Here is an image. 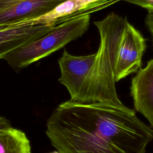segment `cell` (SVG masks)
<instances>
[{
  "label": "cell",
  "mask_w": 153,
  "mask_h": 153,
  "mask_svg": "<svg viewBox=\"0 0 153 153\" xmlns=\"http://www.w3.org/2000/svg\"><path fill=\"white\" fill-rule=\"evenodd\" d=\"M45 133L60 153H145L153 139L133 109L71 100L54 110Z\"/></svg>",
  "instance_id": "1"
},
{
  "label": "cell",
  "mask_w": 153,
  "mask_h": 153,
  "mask_svg": "<svg viewBox=\"0 0 153 153\" xmlns=\"http://www.w3.org/2000/svg\"><path fill=\"white\" fill-rule=\"evenodd\" d=\"M128 20L111 13L94 22L100 34L95 62L85 82L81 102H103L127 108L117 96L114 72L121 39Z\"/></svg>",
  "instance_id": "2"
},
{
  "label": "cell",
  "mask_w": 153,
  "mask_h": 153,
  "mask_svg": "<svg viewBox=\"0 0 153 153\" xmlns=\"http://www.w3.org/2000/svg\"><path fill=\"white\" fill-rule=\"evenodd\" d=\"M90 19L89 13L64 19L48 33L9 53L3 60L19 72L81 37L87 30Z\"/></svg>",
  "instance_id": "3"
},
{
  "label": "cell",
  "mask_w": 153,
  "mask_h": 153,
  "mask_svg": "<svg viewBox=\"0 0 153 153\" xmlns=\"http://www.w3.org/2000/svg\"><path fill=\"white\" fill-rule=\"evenodd\" d=\"M96 53L86 56H76L64 50L58 63L61 72L59 82L68 89L71 100L82 102L84 87L92 69Z\"/></svg>",
  "instance_id": "4"
},
{
  "label": "cell",
  "mask_w": 153,
  "mask_h": 153,
  "mask_svg": "<svg viewBox=\"0 0 153 153\" xmlns=\"http://www.w3.org/2000/svg\"><path fill=\"white\" fill-rule=\"evenodd\" d=\"M146 48L145 39L128 22L121 39L117 59L114 79L115 82L138 71Z\"/></svg>",
  "instance_id": "5"
},
{
  "label": "cell",
  "mask_w": 153,
  "mask_h": 153,
  "mask_svg": "<svg viewBox=\"0 0 153 153\" xmlns=\"http://www.w3.org/2000/svg\"><path fill=\"white\" fill-rule=\"evenodd\" d=\"M66 0H0V26L39 17Z\"/></svg>",
  "instance_id": "6"
},
{
  "label": "cell",
  "mask_w": 153,
  "mask_h": 153,
  "mask_svg": "<svg viewBox=\"0 0 153 153\" xmlns=\"http://www.w3.org/2000/svg\"><path fill=\"white\" fill-rule=\"evenodd\" d=\"M56 26L29 25L25 22L0 26V59L17 48L47 34Z\"/></svg>",
  "instance_id": "7"
},
{
  "label": "cell",
  "mask_w": 153,
  "mask_h": 153,
  "mask_svg": "<svg viewBox=\"0 0 153 153\" xmlns=\"http://www.w3.org/2000/svg\"><path fill=\"white\" fill-rule=\"evenodd\" d=\"M130 94L135 109L142 114L153 127V59L133 78Z\"/></svg>",
  "instance_id": "8"
},
{
  "label": "cell",
  "mask_w": 153,
  "mask_h": 153,
  "mask_svg": "<svg viewBox=\"0 0 153 153\" xmlns=\"http://www.w3.org/2000/svg\"><path fill=\"white\" fill-rule=\"evenodd\" d=\"M108 5L106 0H66L45 14L28 20L27 25H47L55 26L60 23L63 20L78 14L84 11H93Z\"/></svg>",
  "instance_id": "9"
},
{
  "label": "cell",
  "mask_w": 153,
  "mask_h": 153,
  "mask_svg": "<svg viewBox=\"0 0 153 153\" xmlns=\"http://www.w3.org/2000/svg\"><path fill=\"white\" fill-rule=\"evenodd\" d=\"M0 153H31L26 133L10 127L0 131Z\"/></svg>",
  "instance_id": "10"
},
{
  "label": "cell",
  "mask_w": 153,
  "mask_h": 153,
  "mask_svg": "<svg viewBox=\"0 0 153 153\" xmlns=\"http://www.w3.org/2000/svg\"><path fill=\"white\" fill-rule=\"evenodd\" d=\"M129 3L133 4L146 9L148 12L153 11V2L146 0H124Z\"/></svg>",
  "instance_id": "11"
},
{
  "label": "cell",
  "mask_w": 153,
  "mask_h": 153,
  "mask_svg": "<svg viewBox=\"0 0 153 153\" xmlns=\"http://www.w3.org/2000/svg\"><path fill=\"white\" fill-rule=\"evenodd\" d=\"M145 24L153 38V11L148 12L145 18Z\"/></svg>",
  "instance_id": "12"
},
{
  "label": "cell",
  "mask_w": 153,
  "mask_h": 153,
  "mask_svg": "<svg viewBox=\"0 0 153 153\" xmlns=\"http://www.w3.org/2000/svg\"><path fill=\"white\" fill-rule=\"evenodd\" d=\"M11 127L10 121L3 117H0V131Z\"/></svg>",
  "instance_id": "13"
},
{
  "label": "cell",
  "mask_w": 153,
  "mask_h": 153,
  "mask_svg": "<svg viewBox=\"0 0 153 153\" xmlns=\"http://www.w3.org/2000/svg\"><path fill=\"white\" fill-rule=\"evenodd\" d=\"M118 1V0H115V1ZM106 1H107V3H108V5H109V4H108V0H106ZM115 1H114V0H110V1H109V2L110 3H114Z\"/></svg>",
  "instance_id": "14"
},
{
  "label": "cell",
  "mask_w": 153,
  "mask_h": 153,
  "mask_svg": "<svg viewBox=\"0 0 153 153\" xmlns=\"http://www.w3.org/2000/svg\"><path fill=\"white\" fill-rule=\"evenodd\" d=\"M48 153H60V152L57 150V151H54L50 152H48Z\"/></svg>",
  "instance_id": "15"
},
{
  "label": "cell",
  "mask_w": 153,
  "mask_h": 153,
  "mask_svg": "<svg viewBox=\"0 0 153 153\" xmlns=\"http://www.w3.org/2000/svg\"><path fill=\"white\" fill-rule=\"evenodd\" d=\"M148 1H149V2H153V0H146Z\"/></svg>",
  "instance_id": "16"
}]
</instances>
